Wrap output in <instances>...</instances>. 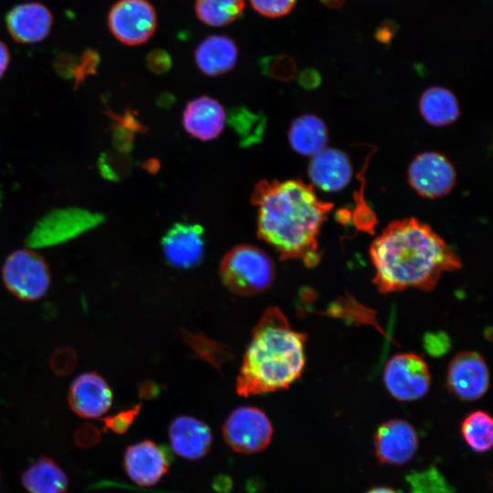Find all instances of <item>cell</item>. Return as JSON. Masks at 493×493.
Returning a JSON list of instances; mask_svg holds the SVG:
<instances>
[{
    "mask_svg": "<svg viewBox=\"0 0 493 493\" xmlns=\"http://www.w3.org/2000/svg\"><path fill=\"white\" fill-rule=\"evenodd\" d=\"M449 391L465 401L482 397L488 389L489 372L481 354L476 351L457 353L447 368Z\"/></svg>",
    "mask_w": 493,
    "mask_h": 493,
    "instance_id": "obj_11",
    "label": "cell"
},
{
    "mask_svg": "<svg viewBox=\"0 0 493 493\" xmlns=\"http://www.w3.org/2000/svg\"><path fill=\"white\" fill-rule=\"evenodd\" d=\"M140 411V405L121 411L114 415L103 418L104 430H111L116 434L125 433L132 424Z\"/></svg>",
    "mask_w": 493,
    "mask_h": 493,
    "instance_id": "obj_30",
    "label": "cell"
},
{
    "mask_svg": "<svg viewBox=\"0 0 493 493\" xmlns=\"http://www.w3.org/2000/svg\"><path fill=\"white\" fill-rule=\"evenodd\" d=\"M262 68L276 79H289L295 71L294 61L289 56L268 57L261 60Z\"/></svg>",
    "mask_w": 493,
    "mask_h": 493,
    "instance_id": "obj_29",
    "label": "cell"
},
{
    "mask_svg": "<svg viewBox=\"0 0 493 493\" xmlns=\"http://www.w3.org/2000/svg\"><path fill=\"white\" fill-rule=\"evenodd\" d=\"M194 59L203 73L210 77L219 76L235 67L237 60V47L229 37L209 36L198 45Z\"/></svg>",
    "mask_w": 493,
    "mask_h": 493,
    "instance_id": "obj_20",
    "label": "cell"
},
{
    "mask_svg": "<svg viewBox=\"0 0 493 493\" xmlns=\"http://www.w3.org/2000/svg\"><path fill=\"white\" fill-rule=\"evenodd\" d=\"M456 171L444 155L425 152L417 155L408 169L411 186L420 195L437 198L448 194L456 184Z\"/></svg>",
    "mask_w": 493,
    "mask_h": 493,
    "instance_id": "obj_10",
    "label": "cell"
},
{
    "mask_svg": "<svg viewBox=\"0 0 493 493\" xmlns=\"http://www.w3.org/2000/svg\"><path fill=\"white\" fill-rule=\"evenodd\" d=\"M223 283L233 292L252 295L270 287L275 277L271 258L262 249L249 245L233 247L220 264Z\"/></svg>",
    "mask_w": 493,
    "mask_h": 493,
    "instance_id": "obj_4",
    "label": "cell"
},
{
    "mask_svg": "<svg viewBox=\"0 0 493 493\" xmlns=\"http://www.w3.org/2000/svg\"><path fill=\"white\" fill-rule=\"evenodd\" d=\"M288 141L295 152L312 157L326 148L327 127L315 115H301L292 121L288 130Z\"/></svg>",
    "mask_w": 493,
    "mask_h": 493,
    "instance_id": "obj_21",
    "label": "cell"
},
{
    "mask_svg": "<svg viewBox=\"0 0 493 493\" xmlns=\"http://www.w3.org/2000/svg\"><path fill=\"white\" fill-rule=\"evenodd\" d=\"M0 207H1V196H0Z\"/></svg>",
    "mask_w": 493,
    "mask_h": 493,
    "instance_id": "obj_36",
    "label": "cell"
},
{
    "mask_svg": "<svg viewBox=\"0 0 493 493\" xmlns=\"http://www.w3.org/2000/svg\"><path fill=\"white\" fill-rule=\"evenodd\" d=\"M419 109L422 117L436 127L456 121L460 113L455 95L442 87L428 88L421 96Z\"/></svg>",
    "mask_w": 493,
    "mask_h": 493,
    "instance_id": "obj_23",
    "label": "cell"
},
{
    "mask_svg": "<svg viewBox=\"0 0 493 493\" xmlns=\"http://www.w3.org/2000/svg\"><path fill=\"white\" fill-rule=\"evenodd\" d=\"M461 435L468 446L477 453L489 451L493 444V420L485 411L477 410L462 421Z\"/></svg>",
    "mask_w": 493,
    "mask_h": 493,
    "instance_id": "obj_24",
    "label": "cell"
},
{
    "mask_svg": "<svg viewBox=\"0 0 493 493\" xmlns=\"http://www.w3.org/2000/svg\"><path fill=\"white\" fill-rule=\"evenodd\" d=\"M2 278L7 290L24 301L42 298L51 283V272L45 258L32 249L12 252L2 267Z\"/></svg>",
    "mask_w": 493,
    "mask_h": 493,
    "instance_id": "obj_5",
    "label": "cell"
},
{
    "mask_svg": "<svg viewBox=\"0 0 493 493\" xmlns=\"http://www.w3.org/2000/svg\"><path fill=\"white\" fill-rule=\"evenodd\" d=\"M369 255L372 282L384 294L410 288L431 290L444 272L461 267L444 239L414 217L390 223L372 242Z\"/></svg>",
    "mask_w": 493,
    "mask_h": 493,
    "instance_id": "obj_1",
    "label": "cell"
},
{
    "mask_svg": "<svg viewBox=\"0 0 493 493\" xmlns=\"http://www.w3.org/2000/svg\"><path fill=\"white\" fill-rule=\"evenodd\" d=\"M78 362L75 350L71 347H60L50 357L49 365L58 376H66L71 373Z\"/></svg>",
    "mask_w": 493,
    "mask_h": 493,
    "instance_id": "obj_27",
    "label": "cell"
},
{
    "mask_svg": "<svg viewBox=\"0 0 493 493\" xmlns=\"http://www.w3.org/2000/svg\"><path fill=\"white\" fill-rule=\"evenodd\" d=\"M222 433L225 441L235 452L255 454L268 446L273 435V427L261 409L240 406L227 416Z\"/></svg>",
    "mask_w": 493,
    "mask_h": 493,
    "instance_id": "obj_7",
    "label": "cell"
},
{
    "mask_svg": "<svg viewBox=\"0 0 493 493\" xmlns=\"http://www.w3.org/2000/svg\"><path fill=\"white\" fill-rule=\"evenodd\" d=\"M397 29V25L392 20H385L376 29L375 37L383 43L389 42Z\"/></svg>",
    "mask_w": 493,
    "mask_h": 493,
    "instance_id": "obj_32",
    "label": "cell"
},
{
    "mask_svg": "<svg viewBox=\"0 0 493 493\" xmlns=\"http://www.w3.org/2000/svg\"><path fill=\"white\" fill-rule=\"evenodd\" d=\"M112 398L109 383L95 372L77 376L68 393L69 407L83 418H98L104 414L110 409Z\"/></svg>",
    "mask_w": 493,
    "mask_h": 493,
    "instance_id": "obj_13",
    "label": "cell"
},
{
    "mask_svg": "<svg viewBox=\"0 0 493 493\" xmlns=\"http://www.w3.org/2000/svg\"><path fill=\"white\" fill-rule=\"evenodd\" d=\"M108 26L120 42L137 46L154 34L157 15L148 0H119L109 12Z\"/></svg>",
    "mask_w": 493,
    "mask_h": 493,
    "instance_id": "obj_9",
    "label": "cell"
},
{
    "mask_svg": "<svg viewBox=\"0 0 493 493\" xmlns=\"http://www.w3.org/2000/svg\"><path fill=\"white\" fill-rule=\"evenodd\" d=\"M306 334L291 329L277 307L266 309L255 326L236 378L241 396L287 389L303 372Z\"/></svg>",
    "mask_w": 493,
    "mask_h": 493,
    "instance_id": "obj_3",
    "label": "cell"
},
{
    "mask_svg": "<svg viewBox=\"0 0 493 493\" xmlns=\"http://www.w3.org/2000/svg\"><path fill=\"white\" fill-rule=\"evenodd\" d=\"M366 493H398L396 490L388 487H373Z\"/></svg>",
    "mask_w": 493,
    "mask_h": 493,
    "instance_id": "obj_35",
    "label": "cell"
},
{
    "mask_svg": "<svg viewBox=\"0 0 493 493\" xmlns=\"http://www.w3.org/2000/svg\"><path fill=\"white\" fill-rule=\"evenodd\" d=\"M253 9L259 15L270 18L288 15L297 0H249Z\"/></svg>",
    "mask_w": 493,
    "mask_h": 493,
    "instance_id": "obj_28",
    "label": "cell"
},
{
    "mask_svg": "<svg viewBox=\"0 0 493 493\" xmlns=\"http://www.w3.org/2000/svg\"><path fill=\"white\" fill-rule=\"evenodd\" d=\"M226 118L225 110L216 100L201 96L187 103L183 114V124L191 136L206 142L220 135Z\"/></svg>",
    "mask_w": 493,
    "mask_h": 493,
    "instance_id": "obj_18",
    "label": "cell"
},
{
    "mask_svg": "<svg viewBox=\"0 0 493 493\" xmlns=\"http://www.w3.org/2000/svg\"><path fill=\"white\" fill-rule=\"evenodd\" d=\"M168 435L174 453L190 460L205 456L212 445L210 427L190 415L175 417L169 425Z\"/></svg>",
    "mask_w": 493,
    "mask_h": 493,
    "instance_id": "obj_17",
    "label": "cell"
},
{
    "mask_svg": "<svg viewBox=\"0 0 493 493\" xmlns=\"http://www.w3.org/2000/svg\"><path fill=\"white\" fill-rule=\"evenodd\" d=\"M383 382L390 394L398 401L412 402L429 391L431 374L425 359L414 352L393 355L385 364Z\"/></svg>",
    "mask_w": 493,
    "mask_h": 493,
    "instance_id": "obj_8",
    "label": "cell"
},
{
    "mask_svg": "<svg viewBox=\"0 0 493 493\" xmlns=\"http://www.w3.org/2000/svg\"><path fill=\"white\" fill-rule=\"evenodd\" d=\"M257 207V236L281 260L300 259L307 267L320 260L318 238L332 205L319 199L301 180H261L251 195Z\"/></svg>",
    "mask_w": 493,
    "mask_h": 493,
    "instance_id": "obj_2",
    "label": "cell"
},
{
    "mask_svg": "<svg viewBox=\"0 0 493 493\" xmlns=\"http://www.w3.org/2000/svg\"><path fill=\"white\" fill-rule=\"evenodd\" d=\"M102 222V215L84 208L56 209L34 226L25 243L31 249L57 246L91 230Z\"/></svg>",
    "mask_w": 493,
    "mask_h": 493,
    "instance_id": "obj_6",
    "label": "cell"
},
{
    "mask_svg": "<svg viewBox=\"0 0 493 493\" xmlns=\"http://www.w3.org/2000/svg\"><path fill=\"white\" fill-rule=\"evenodd\" d=\"M230 124L241 137L243 145H250L260 141L266 121L246 108L235 109L229 116Z\"/></svg>",
    "mask_w": 493,
    "mask_h": 493,
    "instance_id": "obj_26",
    "label": "cell"
},
{
    "mask_svg": "<svg viewBox=\"0 0 493 493\" xmlns=\"http://www.w3.org/2000/svg\"><path fill=\"white\" fill-rule=\"evenodd\" d=\"M166 260L173 267L189 268L196 266L204 255L203 227L197 224L175 223L162 238Z\"/></svg>",
    "mask_w": 493,
    "mask_h": 493,
    "instance_id": "obj_15",
    "label": "cell"
},
{
    "mask_svg": "<svg viewBox=\"0 0 493 493\" xmlns=\"http://www.w3.org/2000/svg\"><path fill=\"white\" fill-rule=\"evenodd\" d=\"M53 16L40 3L29 2L16 5L6 16L10 36L18 43L33 44L44 40L49 34Z\"/></svg>",
    "mask_w": 493,
    "mask_h": 493,
    "instance_id": "obj_16",
    "label": "cell"
},
{
    "mask_svg": "<svg viewBox=\"0 0 493 493\" xmlns=\"http://www.w3.org/2000/svg\"><path fill=\"white\" fill-rule=\"evenodd\" d=\"M123 464L128 477L142 487L157 484L170 467L164 450L152 440L129 446L124 452Z\"/></svg>",
    "mask_w": 493,
    "mask_h": 493,
    "instance_id": "obj_14",
    "label": "cell"
},
{
    "mask_svg": "<svg viewBox=\"0 0 493 493\" xmlns=\"http://www.w3.org/2000/svg\"><path fill=\"white\" fill-rule=\"evenodd\" d=\"M22 484L30 493H66L68 481L65 472L47 456H41L22 475Z\"/></svg>",
    "mask_w": 493,
    "mask_h": 493,
    "instance_id": "obj_22",
    "label": "cell"
},
{
    "mask_svg": "<svg viewBox=\"0 0 493 493\" xmlns=\"http://www.w3.org/2000/svg\"><path fill=\"white\" fill-rule=\"evenodd\" d=\"M373 444L380 463L403 465L414 456L419 440L416 430L410 423L403 419H391L378 426Z\"/></svg>",
    "mask_w": 493,
    "mask_h": 493,
    "instance_id": "obj_12",
    "label": "cell"
},
{
    "mask_svg": "<svg viewBox=\"0 0 493 493\" xmlns=\"http://www.w3.org/2000/svg\"><path fill=\"white\" fill-rule=\"evenodd\" d=\"M149 69L156 74H163L172 68V57L163 49L152 50L146 58Z\"/></svg>",
    "mask_w": 493,
    "mask_h": 493,
    "instance_id": "obj_31",
    "label": "cell"
},
{
    "mask_svg": "<svg viewBox=\"0 0 493 493\" xmlns=\"http://www.w3.org/2000/svg\"><path fill=\"white\" fill-rule=\"evenodd\" d=\"M319 1L330 8H339L343 5L346 0H319Z\"/></svg>",
    "mask_w": 493,
    "mask_h": 493,
    "instance_id": "obj_34",
    "label": "cell"
},
{
    "mask_svg": "<svg viewBox=\"0 0 493 493\" xmlns=\"http://www.w3.org/2000/svg\"><path fill=\"white\" fill-rule=\"evenodd\" d=\"M351 165L348 156L340 150L324 148L312 156L309 175L312 183L326 192L343 189L351 179Z\"/></svg>",
    "mask_w": 493,
    "mask_h": 493,
    "instance_id": "obj_19",
    "label": "cell"
},
{
    "mask_svg": "<svg viewBox=\"0 0 493 493\" xmlns=\"http://www.w3.org/2000/svg\"><path fill=\"white\" fill-rule=\"evenodd\" d=\"M245 7V0H195L197 18L211 26H225L238 18Z\"/></svg>",
    "mask_w": 493,
    "mask_h": 493,
    "instance_id": "obj_25",
    "label": "cell"
},
{
    "mask_svg": "<svg viewBox=\"0 0 493 493\" xmlns=\"http://www.w3.org/2000/svg\"><path fill=\"white\" fill-rule=\"evenodd\" d=\"M10 61L7 47L0 40V79L4 76Z\"/></svg>",
    "mask_w": 493,
    "mask_h": 493,
    "instance_id": "obj_33",
    "label": "cell"
}]
</instances>
